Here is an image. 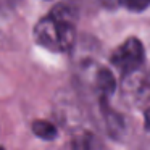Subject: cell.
<instances>
[{
	"label": "cell",
	"instance_id": "7",
	"mask_svg": "<svg viewBox=\"0 0 150 150\" xmlns=\"http://www.w3.org/2000/svg\"><path fill=\"white\" fill-rule=\"evenodd\" d=\"M121 5H123L124 8H127V10L140 11V10H144V8L149 7L150 2H136V0H132V2H121Z\"/></svg>",
	"mask_w": 150,
	"mask_h": 150
},
{
	"label": "cell",
	"instance_id": "3",
	"mask_svg": "<svg viewBox=\"0 0 150 150\" xmlns=\"http://www.w3.org/2000/svg\"><path fill=\"white\" fill-rule=\"evenodd\" d=\"M121 94L131 107H140L150 100V76L142 71L126 74L121 82Z\"/></svg>",
	"mask_w": 150,
	"mask_h": 150
},
{
	"label": "cell",
	"instance_id": "5",
	"mask_svg": "<svg viewBox=\"0 0 150 150\" xmlns=\"http://www.w3.org/2000/svg\"><path fill=\"white\" fill-rule=\"evenodd\" d=\"M94 89L98 94L100 100H107V98L115 92V89H116V79H115L113 73H111L108 68L98 66V68L95 69Z\"/></svg>",
	"mask_w": 150,
	"mask_h": 150
},
{
	"label": "cell",
	"instance_id": "2",
	"mask_svg": "<svg viewBox=\"0 0 150 150\" xmlns=\"http://www.w3.org/2000/svg\"><path fill=\"white\" fill-rule=\"evenodd\" d=\"M144 60H145L144 45L136 37H129L127 40H124L110 57L111 65L118 71L123 73V76L140 71V66L144 65Z\"/></svg>",
	"mask_w": 150,
	"mask_h": 150
},
{
	"label": "cell",
	"instance_id": "6",
	"mask_svg": "<svg viewBox=\"0 0 150 150\" xmlns=\"http://www.w3.org/2000/svg\"><path fill=\"white\" fill-rule=\"evenodd\" d=\"M33 132L44 140H52L57 137V127L45 120H37L33 123Z\"/></svg>",
	"mask_w": 150,
	"mask_h": 150
},
{
	"label": "cell",
	"instance_id": "4",
	"mask_svg": "<svg viewBox=\"0 0 150 150\" xmlns=\"http://www.w3.org/2000/svg\"><path fill=\"white\" fill-rule=\"evenodd\" d=\"M66 147L68 150H105V145L100 140V137L87 129L74 132Z\"/></svg>",
	"mask_w": 150,
	"mask_h": 150
},
{
	"label": "cell",
	"instance_id": "1",
	"mask_svg": "<svg viewBox=\"0 0 150 150\" xmlns=\"http://www.w3.org/2000/svg\"><path fill=\"white\" fill-rule=\"evenodd\" d=\"M76 10L68 4L53 7L47 16L39 20L34 28V39L44 49L55 53L71 50L76 39Z\"/></svg>",
	"mask_w": 150,
	"mask_h": 150
},
{
	"label": "cell",
	"instance_id": "8",
	"mask_svg": "<svg viewBox=\"0 0 150 150\" xmlns=\"http://www.w3.org/2000/svg\"><path fill=\"white\" fill-rule=\"evenodd\" d=\"M144 124H145L147 129H150V108L145 111V120H144Z\"/></svg>",
	"mask_w": 150,
	"mask_h": 150
}]
</instances>
